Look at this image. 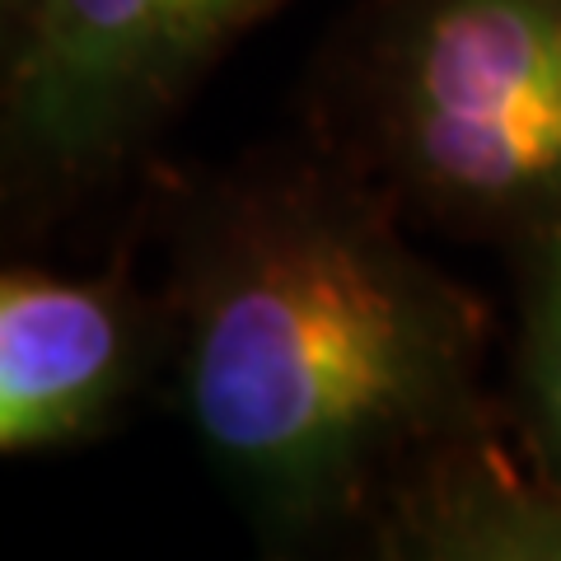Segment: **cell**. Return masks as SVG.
<instances>
[{
	"mask_svg": "<svg viewBox=\"0 0 561 561\" xmlns=\"http://www.w3.org/2000/svg\"><path fill=\"white\" fill-rule=\"evenodd\" d=\"M346 154L272 160L192 202L164 346L257 561H351L379 505L491 421L486 309Z\"/></svg>",
	"mask_w": 561,
	"mask_h": 561,
	"instance_id": "1",
	"label": "cell"
},
{
	"mask_svg": "<svg viewBox=\"0 0 561 561\" xmlns=\"http://www.w3.org/2000/svg\"><path fill=\"white\" fill-rule=\"evenodd\" d=\"M342 154L472 239L561 225V0H370L342 57Z\"/></svg>",
	"mask_w": 561,
	"mask_h": 561,
	"instance_id": "2",
	"label": "cell"
},
{
	"mask_svg": "<svg viewBox=\"0 0 561 561\" xmlns=\"http://www.w3.org/2000/svg\"><path fill=\"white\" fill-rule=\"evenodd\" d=\"M290 0H0L5 164L70 192L113 173Z\"/></svg>",
	"mask_w": 561,
	"mask_h": 561,
	"instance_id": "3",
	"label": "cell"
},
{
	"mask_svg": "<svg viewBox=\"0 0 561 561\" xmlns=\"http://www.w3.org/2000/svg\"><path fill=\"white\" fill-rule=\"evenodd\" d=\"M169 337L127 276H0V449L47 454L103 435Z\"/></svg>",
	"mask_w": 561,
	"mask_h": 561,
	"instance_id": "4",
	"label": "cell"
},
{
	"mask_svg": "<svg viewBox=\"0 0 561 561\" xmlns=\"http://www.w3.org/2000/svg\"><path fill=\"white\" fill-rule=\"evenodd\" d=\"M351 561H561V482L482 421L389 491Z\"/></svg>",
	"mask_w": 561,
	"mask_h": 561,
	"instance_id": "5",
	"label": "cell"
},
{
	"mask_svg": "<svg viewBox=\"0 0 561 561\" xmlns=\"http://www.w3.org/2000/svg\"><path fill=\"white\" fill-rule=\"evenodd\" d=\"M519 253V351L515 426L524 454L561 482V225L515 243Z\"/></svg>",
	"mask_w": 561,
	"mask_h": 561,
	"instance_id": "6",
	"label": "cell"
}]
</instances>
